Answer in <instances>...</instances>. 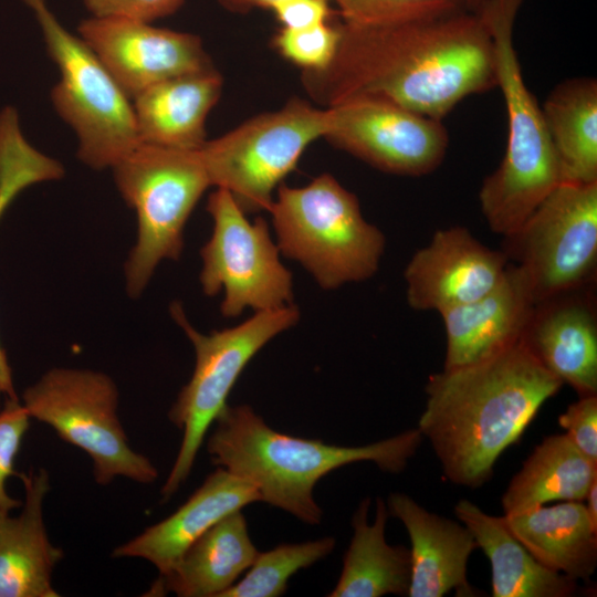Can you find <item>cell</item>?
<instances>
[{
	"mask_svg": "<svg viewBox=\"0 0 597 597\" xmlns=\"http://www.w3.org/2000/svg\"><path fill=\"white\" fill-rule=\"evenodd\" d=\"M338 27L329 64L302 73L310 97L325 107L376 96L442 121L465 97L496 87L493 43L478 12Z\"/></svg>",
	"mask_w": 597,
	"mask_h": 597,
	"instance_id": "obj_1",
	"label": "cell"
},
{
	"mask_svg": "<svg viewBox=\"0 0 597 597\" xmlns=\"http://www.w3.org/2000/svg\"><path fill=\"white\" fill-rule=\"evenodd\" d=\"M563 385L519 342L484 360L430 375L418 429L444 476L476 489Z\"/></svg>",
	"mask_w": 597,
	"mask_h": 597,
	"instance_id": "obj_2",
	"label": "cell"
},
{
	"mask_svg": "<svg viewBox=\"0 0 597 597\" xmlns=\"http://www.w3.org/2000/svg\"><path fill=\"white\" fill-rule=\"evenodd\" d=\"M214 422L207 442L211 462L252 482L261 501L307 524L322 520L313 489L323 476L362 461L399 473L423 439L416 428L362 447L327 444L275 431L248 405H227Z\"/></svg>",
	"mask_w": 597,
	"mask_h": 597,
	"instance_id": "obj_3",
	"label": "cell"
},
{
	"mask_svg": "<svg viewBox=\"0 0 597 597\" xmlns=\"http://www.w3.org/2000/svg\"><path fill=\"white\" fill-rule=\"evenodd\" d=\"M523 1L485 0L476 11L492 39L496 87L507 118L504 156L483 180L479 202L490 229L502 237L515 232L562 182L541 106L524 82L514 46V23Z\"/></svg>",
	"mask_w": 597,
	"mask_h": 597,
	"instance_id": "obj_4",
	"label": "cell"
},
{
	"mask_svg": "<svg viewBox=\"0 0 597 597\" xmlns=\"http://www.w3.org/2000/svg\"><path fill=\"white\" fill-rule=\"evenodd\" d=\"M269 212L280 253L298 262L323 290L366 281L378 271L385 235L331 174L303 187L282 182Z\"/></svg>",
	"mask_w": 597,
	"mask_h": 597,
	"instance_id": "obj_5",
	"label": "cell"
},
{
	"mask_svg": "<svg viewBox=\"0 0 597 597\" xmlns=\"http://www.w3.org/2000/svg\"><path fill=\"white\" fill-rule=\"evenodd\" d=\"M112 169L137 217V239L124 273L127 294L138 298L163 260L181 256L186 223L211 182L199 149L140 143Z\"/></svg>",
	"mask_w": 597,
	"mask_h": 597,
	"instance_id": "obj_6",
	"label": "cell"
},
{
	"mask_svg": "<svg viewBox=\"0 0 597 597\" xmlns=\"http://www.w3.org/2000/svg\"><path fill=\"white\" fill-rule=\"evenodd\" d=\"M170 313L191 342L196 364L190 380L168 412L169 420L182 430V440L160 491L164 502L189 476L209 427L227 406V398L248 363L271 339L294 326L301 316L292 303L254 312L237 326L203 334L190 324L179 302L170 305Z\"/></svg>",
	"mask_w": 597,
	"mask_h": 597,
	"instance_id": "obj_7",
	"label": "cell"
},
{
	"mask_svg": "<svg viewBox=\"0 0 597 597\" xmlns=\"http://www.w3.org/2000/svg\"><path fill=\"white\" fill-rule=\"evenodd\" d=\"M41 27L60 71L53 106L78 139V158L93 169L113 168L140 144L132 102L95 52L67 31L45 0H24Z\"/></svg>",
	"mask_w": 597,
	"mask_h": 597,
	"instance_id": "obj_8",
	"label": "cell"
},
{
	"mask_svg": "<svg viewBox=\"0 0 597 597\" xmlns=\"http://www.w3.org/2000/svg\"><path fill=\"white\" fill-rule=\"evenodd\" d=\"M21 404L31 418L88 454L97 484L117 476L142 484L158 478L151 461L129 446L117 415L118 389L105 373L52 368L24 390Z\"/></svg>",
	"mask_w": 597,
	"mask_h": 597,
	"instance_id": "obj_9",
	"label": "cell"
},
{
	"mask_svg": "<svg viewBox=\"0 0 597 597\" xmlns=\"http://www.w3.org/2000/svg\"><path fill=\"white\" fill-rule=\"evenodd\" d=\"M325 128L326 109L295 97L207 140L199 150L211 186L228 190L245 213L269 212L274 191Z\"/></svg>",
	"mask_w": 597,
	"mask_h": 597,
	"instance_id": "obj_10",
	"label": "cell"
},
{
	"mask_svg": "<svg viewBox=\"0 0 597 597\" xmlns=\"http://www.w3.org/2000/svg\"><path fill=\"white\" fill-rule=\"evenodd\" d=\"M501 251L523 273L534 303L596 283L597 182H561Z\"/></svg>",
	"mask_w": 597,
	"mask_h": 597,
	"instance_id": "obj_11",
	"label": "cell"
},
{
	"mask_svg": "<svg viewBox=\"0 0 597 597\" xmlns=\"http://www.w3.org/2000/svg\"><path fill=\"white\" fill-rule=\"evenodd\" d=\"M207 211L213 230L200 250L199 281L207 296L223 292L222 316L233 318L247 308L260 312L292 304V273L280 260L266 220L250 221L222 188L209 196Z\"/></svg>",
	"mask_w": 597,
	"mask_h": 597,
	"instance_id": "obj_12",
	"label": "cell"
},
{
	"mask_svg": "<svg viewBox=\"0 0 597 597\" xmlns=\"http://www.w3.org/2000/svg\"><path fill=\"white\" fill-rule=\"evenodd\" d=\"M326 109L323 138L394 175L425 176L443 161L449 135L442 121L376 96H354Z\"/></svg>",
	"mask_w": 597,
	"mask_h": 597,
	"instance_id": "obj_13",
	"label": "cell"
},
{
	"mask_svg": "<svg viewBox=\"0 0 597 597\" xmlns=\"http://www.w3.org/2000/svg\"><path fill=\"white\" fill-rule=\"evenodd\" d=\"M77 30L132 100L158 82L213 67L201 39L192 33L96 17L83 20Z\"/></svg>",
	"mask_w": 597,
	"mask_h": 597,
	"instance_id": "obj_14",
	"label": "cell"
},
{
	"mask_svg": "<svg viewBox=\"0 0 597 597\" xmlns=\"http://www.w3.org/2000/svg\"><path fill=\"white\" fill-rule=\"evenodd\" d=\"M509 263L465 227L437 230L406 265L407 302L416 311L438 313L472 302L502 281Z\"/></svg>",
	"mask_w": 597,
	"mask_h": 597,
	"instance_id": "obj_15",
	"label": "cell"
},
{
	"mask_svg": "<svg viewBox=\"0 0 597 597\" xmlns=\"http://www.w3.org/2000/svg\"><path fill=\"white\" fill-rule=\"evenodd\" d=\"M519 342L579 397L597 395L595 283L534 303Z\"/></svg>",
	"mask_w": 597,
	"mask_h": 597,
	"instance_id": "obj_16",
	"label": "cell"
},
{
	"mask_svg": "<svg viewBox=\"0 0 597 597\" xmlns=\"http://www.w3.org/2000/svg\"><path fill=\"white\" fill-rule=\"evenodd\" d=\"M261 501L256 486L218 467L189 499L165 520L115 547L114 558H143L167 574L187 548L224 516Z\"/></svg>",
	"mask_w": 597,
	"mask_h": 597,
	"instance_id": "obj_17",
	"label": "cell"
},
{
	"mask_svg": "<svg viewBox=\"0 0 597 597\" xmlns=\"http://www.w3.org/2000/svg\"><path fill=\"white\" fill-rule=\"evenodd\" d=\"M389 515L405 525L410 543L409 597L476 596L467 578L468 562L478 547L471 531L457 521L426 510L405 493H390Z\"/></svg>",
	"mask_w": 597,
	"mask_h": 597,
	"instance_id": "obj_18",
	"label": "cell"
},
{
	"mask_svg": "<svg viewBox=\"0 0 597 597\" xmlns=\"http://www.w3.org/2000/svg\"><path fill=\"white\" fill-rule=\"evenodd\" d=\"M534 298L517 266L483 296L440 312L447 335L443 369L490 358L519 343Z\"/></svg>",
	"mask_w": 597,
	"mask_h": 597,
	"instance_id": "obj_19",
	"label": "cell"
},
{
	"mask_svg": "<svg viewBox=\"0 0 597 597\" xmlns=\"http://www.w3.org/2000/svg\"><path fill=\"white\" fill-rule=\"evenodd\" d=\"M24 501L17 515L0 510V597H57L52 574L63 551L49 538L43 516L50 491L45 469L22 474Z\"/></svg>",
	"mask_w": 597,
	"mask_h": 597,
	"instance_id": "obj_20",
	"label": "cell"
},
{
	"mask_svg": "<svg viewBox=\"0 0 597 597\" xmlns=\"http://www.w3.org/2000/svg\"><path fill=\"white\" fill-rule=\"evenodd\" d=\"M222 76L214 69L158 82L133 98L139 142L176 149H199L206 119L218 102Z\"/></svg>",
	"mask_w": 597,
	"mask_h": 597,
	"instance_id": "obj_21",
	"label": "cell"
},
{
	"mask_svg": "<svg viewBox=\"0 0 597 597\" xmlns=\"http://www.w3.org/2000/svg\"><path fill=\"white\" fill-rule=\"evenodd\" d=\"M454 514L491 563L493 597H570L578 591V580L538 562L503 516L489 515L469 500H460Z\"/></svg>",
	"mask_w": 597,
	"mask_h": 597,
	"instance_id": "obj_22",
	"label": "cell"
},
{
	"mask_svg": "<svg viewBox=\"0 0 597 597\" xmlns=\"http://www.w3.org/2000/svg\"><path fill=\"white\" fill-rule=\"evenodd\" d=\"M514 536L543 565L576 580L597 567V526L582 501L503 515Z\"/></svg>",
	"mask_w": 597,
	"mask_h": 597,
	"instance_id": "obj_23",
	"label": "cell"
},
{
	"mask_svg": "<svg viewBox=\"0 0 597 597\" xmlns=\"http://www.w3.org/2000/svg\"><path fill=\"white\" fill-rule=\"evenodd\" d=\"M258 554L244 515L235 511L196 540L177 564L159 576L153 590L172 591L179 597H220L251 567Z\"/></svg>",
	"mask_w": 597,
	"mask_h": 597,
	"instance_id": "obj_24",
	"label": "cell"
},
{
	"mask_svg": "<svg viewBox=\"0 0 597 597\" xmlns=\"http://www.w3.org/2000/svg\"><path fill=\"white\" fill-rule=\"evenodd\" d=\"M370 499H364L352 519L354 534L343 559V569L329 597L407 596L411 577L410 549L392 546L385 540L389 516L381 498L376 500V516L368 523Z\"/></svg>",
	"mask_w": 597,
	"mask_h": 597,
	"instance_id": "obj_25",
	"label": "cell"
},
{
	"mask_svg": "<svg viewBox=\"0 0 597 597\" xmlns=\"http://www.w3.org/2000/svg\"><path fill=\"white\" fill-rule=\"evenodd\" d=\"M562 182H597V82L590 76L557 84L541 107Z\"/></svg>",
	"mask_w": 597,
	"mask_h": 597,
	"instance_id": "obj_26",
	"label": "cell"
},
{
	"mask_svg": "<svg viewBox=\"0 0 597 597\" xmlns=\"http://www.w3.org/2000/svg\"><path fill=\"white\" fill-rule=\"evenodd\" d=\"M595 480L597 464L566 433L548 436L510 481L502 496L504 515L552 501H584Z\"/></svg>",
	"mask_w": 597,
	"mask_h": 597,
	"instance_id": "obj_27",
	"label": "cell"
},
{
	"mask_svg": "<svg viewBox=\"0 0 597 597\" xmlns=\"http://www.w3.org/2000/svg\"><path fill=\"white\" fill-rule=\"evenodd\" d=\"M334 546L333 537H323L297 544H282L259 553L245 576L220 597L281 596L285 593L292 575L327 556Z\"/></svg>",
	"mask_w": 597,
	"mask_h": 597,
	"instance_id": "obj_28",
	"label": "cell"
},
{
	"mask_svg": "<svg viewBox=\"0 0 597 597\" xmlns=\"http://www.w3.org/2000/svg\"><path fill=\"white\" fill-rule=\"evenodd\" d=\"M335 3L343 22L357 25L427 20L469 10L467 0H335Z\"/></svg>",
	"mask_w": 597,
	"mask_h": 597,
	"instance_id": "obj_29",
	"label": "cell"
},
{
	"mask_svg": "<svg viewBox=\"0 0 597 597\" xmlns=\"http://www.w3.org/2000/svg\"><path fill=\"white\" fill-rule=\"evenodd\" d=\"M339 40V27L327 22L301 28H281L273 39L280 54L302 67L318 71L332 61Z\"/></svg>",
	"mask_w": 597,
	"mask_h": 597,
	"instance_id": "obj_30",
	"label": "cell"
},
{
	"mask_svg": "<svg viewBox=\"0 0 597 597\" xmlns=\"http://www.w3.org/2000/svg\"><path fill=\"white\" fill-rule=\"evenodd\" d=\"M30 419L20 399L4 400V407L0 411V510L2 511L11 512L22 505V502L8 493L7 481L15 474V459L29 429Z\"/></svg>",
	"mask_w": 597,
	"mask_h": 597,
	"instance_id": "obj_31",
	"label": "cell"
},
{
	"mask_svg": "<svg viewBox=\"0 0 597 597\" xmlns=\"http://www.w3.org/2000/svg\"><path fill=\"white\" fill-rule=\"evenodd\" d=\"M575 447L597 464V395L579 397L558 417Z\"/></svg>",
	"mask_w": 597,
	"mask_h": 597,
	"instance_id": "obj_32",
	"label": "cell"
},
{
	"mask_svg": "<svg viewBox=\"0 0 597 597\" xmlns=\"http://www.w3.org/2000/svg\"><path fill=\"white\" fill-rule=\"evenodd\" d=\"M83 3L92 17L153 22L175 13L184 0H83Z\"/></svg>",
	"mask_w": 597,
	"mask_h": 597,
	"instance_id": "obj_33",
	"label": "cell"
},
{
	"mask_svg": "<svg viewBox=\"0 0 597 597\" xmlns=\"http://www.w3.org/2000/svg\"><path fill=\"white\" fill-rule=\"evenodd\" d=\"M283 28L301 29L327 22L331 15L326 0H275L269 7Z\"/></svg>",
	"mask_w": 597,
	"mask_h": 597,
	"instance_id": "obj_34",
	"label": "cell"
},
{
	"mask_svg": "<svg viewBox=\"0 0 597 597\" xmlns=\"http://www.w3.org/2000/svg\"><path fill=\"white\" fill-rule=\"evenodd\" d=\"M21 191V188L12 181L0 179V218L7 207ZM11 373L6 350L0 344V381L6 379Z\"/></svg>",
	"mask_w": 597,
	"mask_h": 597,
	"instance_id": "obj_35",
	"label": "cell"
},
{
	"mask_svg": "<svg viewBox=\"0 0 597 597\" xmlns=\"http://www.w3.org/2000/svg\"><path fill=\"white\" fill-rule=\"evenodd\" d=\"M275 0H219V2L228 10L233 12H247L253 8H268ZM335 2V0H326Z\"/></svg>",
	"mask_w": 597,
	"mask_h": 597,
	"instance_id": "obj_36",
	"label": "cell"
},
{
	"mask_svg": "<svg viewBox=\"0 0 597 597\" xmlns=\"http://www.w3.org/2000/svg\"><path fill=\"white\" fill-rule=\"evenodd\" d=\"M587 513L595 526H597V480H595L586 494Z\"/></svg>",
	"mask_w": 597,
	"mask_h": 597,
	"instance_id": "obj_37",
	"label": "cell"
},
{
	"mask_svg": "<svg viewBox=\"0 0 597 597\" xmlns=\"http://www.w3.org/2000/svg\"><path fill=\"white\" fill-rule=\"evenodd\" d=\"M485 0H467V4L470 11L476 12Z\"/></svg>",
	"mask_w": 597,
	"mask_h": 597,
	"instance_id": "obj_38",
	"label": "cell"
}]
</instances>
